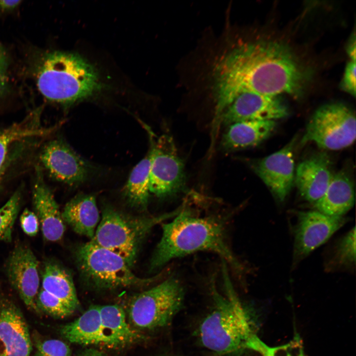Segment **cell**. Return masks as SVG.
<instances>
[{
	"label": "cell",
	"mask_w": 356,
	"mask_h": 356,
	"mask_svg": "<svg viewBox=\"0 0 356 356\" xmlns=\"http://www.w3.org/2000/svg\"><path fill=\"white\" fill-rule=\"evenodd\" d=\"M347 52L351 60L356 61V35L354 32L351 36L347 46Z\"/></svg>",
	"instance_id": "d6a6232c"
},
{
	"label": "cell",
	"mask_w": 356,
	"mask_h": 356,
	"mask_svg": "<svg viewBox=\"0 0 356 356\" xmlns=\"http://www.w3.org/2000/svg\"><path fill=\"white\" fill-rule=\"evenodd\" d=\"M347 222L317 211L300 212L295 230L293 261L297 263L324 243Z\"/></svg>",
	"instance_id": "30bf717a"
},
{
	"label": "cell",
	"mask_w": 356,
	"mask_h": 356,
	"mask_svg": "<svg viewBox=\"0 0 356 356\" xmlns=\"http://www.w3.org/2000/svg\"><path fill=\"white\" fill-rule=\"evenodd\" d=\"M149 153L150 192L166 198L181 191L185 183L184 165L172 138L162 135L151 143Z\"/></svg>",
	"instance_id": "9c48e42d"
},
{
	"label": "cell",
	"mask_w": 356,
	"mask_h": 356,
	"mask_svg": "<svg viewBox=\"0 0 356 356\" xmlns=\"http://www.w3.org/2000/svg\"><path fill=\"white\" fill-rule=\"evenodd\" d=\"M21 193L17 190L0 208V241L10 242L20 206Z\"/></svg>",
	"instance_id": "484cf974"
},
{
	"label": "cell",
	"mask_w": 356,
	"mask_h": 356,
	"mask_svg": "<svg viewBox=\"0 0 356 356\" xmlns=\"http://www.w3.org/2000/svg\"><path fill=\"white\" fill-rule=\"evenodd\" d=\"M38 112L31 113L22 121L0 129V181L10 146L16 141L27 137L44 135L51 132L52 128L39 127Z\"/></svg>",
	"instance_id": "603a6c76"
},
{
	"label": "cell",
	"mask_w": 356,
	"mask_h": 356,
	"mask_svg": "<svg viewBox=\"0 0 356 356\" xmlns=\"http://www.w3.org/2000/svg\"><path fill=\"white\" fill-rule=\"evenodd\" d=\"M184 294L180 282L171 277L135 295L128 309L131 324L138 330H147L167 326L181 308Z\"/></svg>",
	"instance_id": "52a82bcc"
},
{
	"label": "cell",
	"mask_w": 356,
	"mask_h": 356,
	"mask_svg": "<svg viewBox=\"0 0 356 356\" xmlns=\"http://www.w3.org/2000/svg\"><path fill=\"white\" fill-rule=\"evenodd\" d=\"M212 75L215 110L218 112L242 92L297 95L306 78L290 48L281 43L267 40L232 44L216 60Z\"/></svg>",
	"instance_id": "6da1fadb"
},
{
	"label": "cell",
	"mask_w": 356,
	"mask_h": 356,
	"mask_svg": "<svg viewBox=\"0 0 356 356\" xmlns=\"http://www.w3.org/2000/svg\"><path fill=\"white\" fill-rule=\"evenodd\" d=\"M5 272L9 283L25 305L30 309L37 308L35 301L40 290V265L28 246H15L6 261Z\"/></svg>",
	"instance_id": "4fadbf2b"
},
{
	"label": "cell",
	"mask_w": 356,
	"mask_h": 356,
	"mask_svg": "<svg viewBox=\"0 0 356 356\" xmlns=\"http://www.w3.org/2000/svg\"><path fill=\"white\" fill-rule=\"evenodd\" d=\"M181 208L156 216L139 217L106 206L94 235L89 241L120 256L131 267L142 242L151 230L158 223L174 217Z\"/></svg>",
	"instance_id": "5b68a950"
},
{
	"label": "cell",
	"mask_w": 356,
	"mask_h": 356,
	"mask_svg": "<svg viewBox=\"0 0 356 356\" xmlns=\"http://www.w3.org/2000/svg\"><path fill=\"white\" fill-rule=\"evenodd\" d=\"M150 153L132 170L124 188V196L132 206L140 210L147 207L150 192Z\"/></svg>",
	"instance_id": "cb8c5ba5"
},
{
	"label": "cell",
	"mask_w": 356,
	"mask_h": 356,
	"mask_svg": "<svg viewBox=\"0 0 356 356\" xmlns=\"http://www.w3.org/2000/svg\"><path fill=\"white\" fill-rule=\"evenodd\" d=\"M295 139L281 149L252 163L256 174L273 197L283 202L290 193L295 177L294 147Z\"/></svg>",
	"instance_id": "7c38bea8"
},
{
	"label": "cell",
	"mask_w": 356,
	"mask_h": 356,
	"mask_svg": "<svg viewBox=\"0 0 356 356\" xmlns=\"http://www.w3.org/2000/svg\"><path fill=\"white\" fill-rule=\"evenodd\" d=\"M7 56L0 44V97L4 94L7 88Z\"/></svg>",
	"instance_id": "1f68e13d"
},
{
	"label": "cell",
	"mask_w": 356,
	"mask_h": 356,
	"mask_svg": "<svg viewBox=\"0 0 356 356\" xmlns=\"http://www.w3.org/2000/svg\"><path fill=\"white\" fill-rule=\"evenodd\" d=\"M75 257L82 279L96 290H112L143 286L156 278L136 276L120 256L89 241L77 247Z\"/></svg>",
	"instance_id": "8992f818"
},
{
	"label": "cell",
	"mask_w": 356,
	"mask_h": 356,
	"mask_svg": "<svg viewBox=\"0 0 356 356\" xmlns=\"http://www.w3.org/2000/svg\"><path fill=\"white\" fill-rule=\"evenodd\" d=\"M276 127V121H246L234 123L223 134L222 146L233 151L257 146L267 138Z\"/></svg>",
	"instance_id": "44dd1931"
},
{
	"label": "cell",
	"mask_w": 356,
	"mask_h": 356,
	"mask_svg": "<svg viewBox=\"0 0 356 356\" xmlns=\"http://www.w3.org/2000/svg\"><path fill=\"white\" fill-rule=\"evenodd\" d=\"M20 2V0H0V8L4 10L11 9L15 7Z\"/></svg>",
	"instance_id": "e575fe53"
},
{
	"label": "cell",
	"mask_w": 356,
	"mask_h": 356,
	"mask_svg": "<svg viewBox=\"0 0 356 356\" xmlns=\"http://www.w3.org/2000/svg\"><path fill=\"white\" fill-rule=\"evenodd\" d=\"M21 227L23 232L27 235L36 236L39 229V222L33 211L26 208L22 213L20 217Z\"/></svg>",
	"instance_id": "f546056e"
},
{
	"label": "cell",
	"mask_w": 356,
	"mask_h": 356,
	"mask_svg": "<svg viewBox=\"0 0 356 356\" xmlns=\"http://www.w3.org/2000/svg\"><path fill=\"white\" fill-rule=\"evenodd\" d=\"M69 346L58 339H48L38 344L33 356H71Z\"/></svg>",
	"instance_id": "83f0119b"
},
{
	"label": "cell",
	"mask_w": 356,
	"mask_h": 356,
	"mask_svg": "<svg viewBox=\"0 0 356 356\" xmlns=\"http://www.w3.org/2000/svg\"><path fill=\"white\" fill-rule=\"evenodd\" d=\"M61 335L72 343L120 348L101 318L99 306H92L73 321L63 326Z\"/></svg>",
	"instance_id": "e0dca14e"
},
{
	"label": "cell",
	"mask_w": 356,
	"mask_h": 356,
	"mask_svg": "<svg viewBox=\"0 0 356 356\" xmlns=\"http://www.w3.org/2000/svg\"><path fill=\"white\" fill-rule=\"evenodd\" d=\"M170 222L162 225V236L150 260L155 270L173 259L199 251L217 254L237 272L243 267L228 243L223 222L212 216L200 217L182 207Z\"/></svg>",
	"instance_id": "7a4b0ae2"
},
{
	"label": "cell",
	"mask_w": 356,
	"mask_h": 356,
	"mask_svg": "<svg viewBox=\"0 0 356 356\" xmlns=\"http://www.w3.org/2000/svg\"><path fill=\"white\" fill-rule=\"evenodd\" d=\"M37 84L44 97L62 104L87 98L100 88L98 74L89 63L78 54L63 52L46 57Z\"/></svg>",
	"instance_id": "277c9868"
},
{
	"label": "cell",
	"mask_w": 356,
	"mask_h": 356,
	"mask_svg": "<svg viewBox=\"0 0 356 356\" xmlns=\"http://www.w3.org/2000/svg\"><path fill=\"white\" fill-rule=\"evenodd\" d=\"M356 61L350 60L347 63L341 81V87L351 95L356 96Z\"/></svg>",
	"instance_id": "4dcf8cb0"
},
{
	"label": "cell",
	"mask_w": 356,
	"mask_h": 356,
	"mask_svg": "<svg viewBox=\"0 0 356 356\" xmlns=\"http://www.w3.org/2000/svg\"><path fill=\"white\" fill-rule=\"evenodd\" d=\"M61 216L64 223L76 233L90 240L94 236L100 222L95 197L91 194L75 196L66 203Z\"/></svg>",
	"instance_id": "d6986e66"
},
{
	"label": "cell",
	"mask_w": 356,
	"mask_h": 356,
	"mask_svg": "<svg viewBox=\"0 0 356 356\" xmlns=\"http://www.w3.org/2000/svg\"><path fill=\"white\" fill-rule=\"evenodd\" d=\"M76 356H107L103 352H101L95 349H85Z\"/></svg>",
	"instance_id": "836d02e7"
},
{
	"label": "cell",
	"mask_w": 356,
	"mask_h": 356,
	"mask_svg": "<svg viewBox=\"0 0 356 356\" xmlns=\"http://www.w3.org/2000/svg\"><path fill=\"white\" fill-rule=\"evenodd\" d=\"M260 353L263 356H304L301 341L298 337L281 346L269 347L265 344Z\"/></svg>",
	"instance_id": "f1b7e54d"
},
{
	"label": "cell",
	"mask_w": 356,
	"mask_h": 356,
	"mask_svg": "<svg viewBox=\"0 0 356 356\" xmlns=\"http://www.w3.org/2000/svg\"><path fill=\"white\" fill-rule=\"evenodd\" d=\"M32 202L44 239L49 242L60 240L65 232V223L58 205L39 169H37L33 188Z\"/></svg>",
	"instance_id": "2e32d148"
},
{
	"label": "cell",
	"mask_w": 356,
	"mask_h": 356,
	"mask_svg": "<svg viewBox=\"0 0 356 356\" xmlns=\"http://www.w3.org/2000/svg\"><path fill=\"white\" fill-rule=\"evenodd\" d=\"M37 309L55 317L64 318L74 312L61 300L41 288L35 301Z\"/></svg>",
	"instance_id": "4316f807"
},
{
	"label": "cell",
	"mask_w": 356,
	"mask_h": 356,
	"mask_svg": "<svg viewBox=\"0 0 356 356\" xmlns=\"http://www.w3.org/2000/svg\"><path fill=\"white\" fill-rule=\"evenodd\" d=\"M356 137L355 112L343 103H331L314 112L301 142H312L323 149L338 150L353 144Z\"/></svg>",
	"instance_id": "ba28073f"
},
{
	"label": "cell",
	"mask_w": 356,
	"mask_h": 356,
	"mask_svg": "<svg viewBox=\"0 0 356 356\" xmlns=\"http://www.w3.org/2000/svg\"><path fill=\"white\" fill-rule=\"evenodd\" d=\"M42 287L57 298L74 312L80 306L73 280L70 273L59 263L48 260L41 270Z\"/></svg>",
	"instance_id": "7402d4cb"
},
{
	"label": "cell",
	"mask_w": 356,
	"mask_h": 356,
	"mask_svg": "<svg viewBox=\"0 0 356 356\" xmlns=\"http://www.w3.org/2000/svg\"><path fill=\"white\" fill-rule=\"evenodd\" d=\"M333 175L330 158L326 153L320 152L298 164L294 182L301 196L314 204L323 195Z\"/></svg>",
	"instance_id": "9a60e30c"
},
{
	"label": "cell",
	"mask_w": 356,
	"mask_h": 356,
	"mask_svg": "<svg viewBox=\"0 0 356 356\" xmlns=\"http://www.w3.org/2000/svg\"><path fill=\"white\" fill-rule=\"evenodd\" d=\"M288 110L277 96L254 92L236 95L223 111L221 124L226 125L246 121H276L286 117Z\"/></svg>",
	"instance_id": "8fae6325"
},
{
	"label": "cell",
	"mask_w": 356,
	"mask_h": 356,
	"mask_svg": "<svg viewBox=\"0 0 356 356\" xmlns=\"http://www.w3.org/2000/svg\"><path fill=\"white\" fill-rule=\"evenodd\" d=\"M356 262V228L354 226L337 242L326 264V269L333 271L352 267Z\"/></svg>",
	"instance_id": "d4e9b609"
},
{
	"label": "cell",
	"mask_w": 356,
	"mask_h": 356,
	"mask_svg": "<svg viewBox=\"0 0 356 356\" xmlns=\"http://www.w3.org/2000/svg\"><path fill=\"white\" fill-rule=\"evenodd\" d=\"M222 265L225 296L220 294L212 284L215 307L203 320L199 328L202 345L222 355L248 349L250 343L257 336L248 312L234 291L227 266L224 262Z\"/></svg>",
	"instance_id": "3957f363"
},
{
	"label": "cell",
	"mask_w": 356,
	"mask_h": 356,
	"mask_svg": "<svg viewBox=\"0 0 356 356\" xmlns=\"http://www.w3.org/2000/svg\"><path fill=\"white\" fill-rule=\"evenodd\" d=\"M40 159L52 178L68 185L84 182L90 173L89 164L62 139L48 142L41 152Z\"/></svg>",
	"instance_id": "5bb4252c"
},
{
	"label": "cell",
	"mask_w": 356,
	"mask_h": 356,
	"mask_svg": "<svg viewBox=\"0 0 356 356\" xmlns=\"http://www.w3.org/2000/svg\"><path fill=\"white\" fill-rule=\"evenodd\" d=\"M0 340L4 347L2 356H30L32 345L27 324L20 310L8 301L4 302L0 309Z\"/></svg>",
	"instance_id": "ac0fdd59"
},
{
	"label": "cell",
	"mask_w": 356,
	"mask_h": 356,
	"mask_svg": "<svg viewBox=\"0 0 356 356\" xmlns=\"http://www.w3.org/2000/svg\"><path fill=\"white\" fill-rule=\"evenodd\" d=\"M355 193L353 181L344 171L334 174L322 197L314 204L316 211L329 216L343 217L353 206Z\"/></svg>",
	"instance_id": "ffe728a7"
}]
</instances>
